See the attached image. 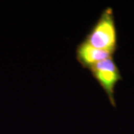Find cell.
<instances>
[{"mask_svg":"<svg viewBox=\"0 0 134 134\" xmlns=\"http://www.w3.org/2000/svg\"><path fill=\"white\" fill-rule=\"evenodd\" d=\"M83 40L98 49L114 54L119 48V36L114 12L111 7L102 10Z\"/></svg>","mask_w":134,"mask_h":134,"instance_id":"obj_1","label":"cell"},{"mask_svg":"<svg viewBox=\"0 0 134 134\" xmlns=\"http://www.w3.org/2000/svg\"><path fill=\"white\" fill-rule=\"evenodd\" d=\"M89 70L90 71L92 76L104 90L111 105L115 107V86L122 80V76L113 57L98 62Z\"/></svg>","mask_w":134,"mask_h":134,"instance_id":"obj_2","label":"cell"},{"mask_svg":"<svg viewBox=\"0 0 134 134\" xmlns=\"http://www.w3.org/2000/svg\"><path fill=\"white\" fill-rule=\"evenodd\" d=\"M75 57L77 62L83 68L90 69L98 62L113 57V54L106 51L98 49L82 40L77 45Z\"/></svg>","mask_w":134,"mask_h":134,"instance_id":"obj_3","label":"cell"}]
</instances>
